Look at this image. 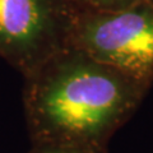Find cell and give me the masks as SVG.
Segmentation results:
<instances>
[{"label": "cell", "instance_id": "3", "mask_svg": "<svg viewBox=\"0 0 153 153\" xmlns=\"http://www.w3.org/2000/svg\"><path fill=\"white\" fill-rule=\"evenodd\" d=\"M69 0H0V57L22 75L68 46Z\"/></svg>", "mask_w": 153, "mask_h": 153}, {"label": "cell", "instance_id": "1", "mask_svg": "<svg viewBox=\"0 0 153 153\" xmlns=\"http://www.w3.org/2000/svg\"><path fill=\"white\" fill-rule=\"evenodd\" d=\"M23 79L31 143H65L102 153L152 87L69 45Z\"/></svg>", "mask_w": 153, "mask_h": 153}, {"label": "cell", "instance_id": "5", "mask_svg": "<svg viewBox=\"0 0 153 153\" xmlns=\"http://www.w3.org/2000/svg\"><path fill=\"white\" fill-rule=\"evenodd\" d=\"M31 148L26 153H102L93 148L65 144V143H31Z\"/></svg>", "mask_w": 153, "mask_h": 153}, {"label": "cell", "instance_id": "2", "mask_svg": "<svg viewBox=\"0 0 153 153\" xmlns=\"http://www.w3.org/2000/svg\"><path fill=\"white\" fill-rule=\"evenodd\" d=\"M68 45L153 84V5L75 13Z\"/></svg>", "mask_w": 153, "mask_h": 153}, {"label": "cell", "instance_id": "4", "mask_svg": "<svg viewBox=\"0 0 153 153\" xmlns=\"http://www.w3.org/2000/svg\"><path fill=\"white\" fill-rule=\"evenodd\" d=\"M69 1L76 13L117 12L139 5H153V0H69Z\"/></svg>", "mask_w": 153, "mask_h": 153}]
</instances>
